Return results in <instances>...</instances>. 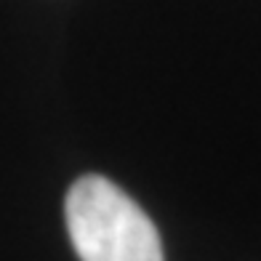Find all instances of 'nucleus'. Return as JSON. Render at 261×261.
<instances>
[{
  "mask_svg": "<svg viewBox=\"0 0 261 261\" xmlns=\"http://www.w3.org/2000/svg\"><path fill=\"white\" fill-rule=\"evenodd\" d=\"M64 216L80 261H165L152 219L104 176H80L69 187Z\"/></svg>",
  "mask_w": 261,
  "mask_h": 261,
  "instance_id": "nucleus-1",
  "label": "nucleus"
}]
</instances>
